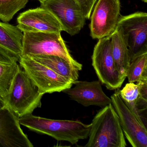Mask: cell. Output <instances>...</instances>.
I'll list each match as a JSON object with an SVG mask.
<instances>
[{"label":"cell","mask_w":147,"mask_h":147,"mask_svg":"<svg viewBox=\"0 0 147 147\" xmlns=\"http://www.w3.org/2000/svg\"><path fill=\"white\" fill-rule=\"evenodd\" d=\"M19 120L21 125L30 130L72 144L87 138L91 127V124H86L79 120L50 119L32 114L22 117Z\"/></svg>","instance_id":"1"},{"label":"cell","mask_w":147,"mask_h":147,"mask_svg":"<svg viewBox=\"0 0 147 147\" xmlns=\"http://www.w3.org/2000/svg\"><path fill=\"white\" fill-rule=\"evenodd\" d=\"M86 147H125L127 146L119 118L111 103L102 107L91 123Z\"/></svg>","instance_id":"2"},{"label":"cell","mask_w":147,"mask_h":147,"mask_svg":"<svg viewBox=\"0 0 147 147\" xmlns=\"http://www.w3.org/2000/svg\"><path fill=\"white\" fill-rule=\"evenodd\" d=\"M43 95L19 65L3 99L6 105L20 118L41 107Z\"/></svg>","instance_id":"3"},{"label":"cell","mask_w":147,"mask_h":147,"mask_svg":"<svg viewBox=\"0 0 147 147\" xmlns=\"http://www.w3.org/2000/svg\"><path fill=\"white\" fill-rule=\"evenodd\" d=\"M36 55L57 56L79 71L82 69V64L73 58L60 32H23L21 56Z\"/></svg>","instance_id":"4"},{"label":"cell","mask_w":147,"mask_h":147,"mask_svg":"<svg viewBox=\"0 0 147 147\" xmlns=\"http://www.w3.org/2000/svg\"><path fill=\"white\" fill-rule=\"evenodd\" d=\"M92 65L100 81L109 90L120 88L126 78L116 67L110 36L99 39L94 46Z\"/></svg>","instance_id":"5"},{"label":"cell","mask_w":147,"mask_h":147,"mask_svg":"<svg viewBox=\"0 0 147 147\" xmlns=\"http://www.w3.org/2000/svg\"><path fill=\"white\" fill-rule=\"evenodd\" d=\"M31 80L43 94L60 92L74 83L45 65L28 56H21L19 61Z\"/></svg>","instance_id":"6"},{"label":"cell","mask_w":147,"mask_h":147,"mask_svg":"<svg viewBox=\"0 0 147 147\" xmlns=\"http://www.w3.org/2000/svg\"><path fill=\"white\" fill-rule=\"evenodd\" d=\"M117 27L126 42L131 60L147 52V13L137 12L120 16Z\"/></svg>","instance_id":"7"},{"label":"cell","mask_w":147,"mask_h":147,"mask_svg":"<svg viewBox=\"0 0 147 147\" xmlns=\"http://www.w3.org/2000/svg\"><path fill=\"white\" fill-rule=\"evenodd\" d=\"M120 12L119 0H98L89 26L92 37L99 39L110 36L117 27Z\"/></svg>","instance_id":"8"},{"label":"cell","mask_w":147,"mask_h":147,"mask_svg":"<svg viewBox=\"0 0 147 147\" xmlns=\"http://www.w3.org/2000/svg\"><path fill=\"white\" fill-rule=\"evenodd\" d=\"M119 89L111 95L112 105L119 118L124 135L131 146L147 147V130L119 95Z\"/></svg>","instance_id":"9"},{"label":"cell","mask_w":147,"mask_h":147,"mask_svg":"<svg viewBox=\"0 0 147 147\" xmlns=\"http://www.w3.org/2000/svg\"><path fill=\"white\" fill-rule=\"evenodd\" d=\"M41 7L48 9L58 20L63 31L71 36L80 31L86 19L75 0H45Z\"/></svg>","instance_id":"10"},{"label":"cell","mask_w":147,"mask_h":147,"mask_svg":"<svg viewBox=\"0 0 147 147\" xmlns=\"http://www.w3.org/2000/svg\"><path fill=\"white\" fill-rule=\"evenodd\" d=\"M18 27L22 32H60L63 31L54 14L40 6L20 13L17 18Z\"/></svg>","instance_id":"11"},{"label":"cell","mask_w":147,"mask_h":147,"mask_svg":"<svg viewBox=\"0 0 147 147\" xmlns=\"http://www.w3.org/2000/svg\"><path fill=\"white\" fill-rule=\"evenodd\" d=\"M19 118L6 105L0 110V147H33Z\"/></svg>","instance_id":"12"},{"label":"cell","mask_w":147,"mask_h":147,"mask_svg":"<svg viewBox=\"0 0 147 147\" xmlns=\"http://www.w3.org/2000/svg\"><path fill=\"white\" fill-rule=\"evenodd\" d=\"M74 87L69 88L63 91L68 95L72 100L76 101L84 107L97 106L104 107L112 103L102 89L100 81L88 82L76 81Z\"/></svg>","instance_id":"13"},{"label":"cell","mask_w":147,"mask_h":147,"mask_svg":"<svg viewBox=\"0 0 147 147\" xmlns=\"http://www.w3.org/2000/svg\"><path fill=\"white\" fill-rule=\"evenodd\" d=\"M23 32L18 26L0 21V48L16 56L22 55Z\"/></svg>","instance_id":"14"},{"label":"cell","mask_w":147,"mask_h":147,"mask_svg":"<svg viewBox=\"0 0 147 147\" xmlns=\"http://www.w3.org/2000/svg\"><path fill=\"white\" fill-rule=\"evenodd\" d=\"M16 56L0 48V97L7 94L19 64Z\"/></svg>","instance_id":"15"},{"label":"cell","mask_w":147,"mask_h":147,"mask_svg":"<svg viewBox=\"0 0 147 147\" xmlns=\"http://www.w3.org/2000/svg\"><path fill=\"white\" fill-rule=\"evenodd\" d=\"M112 51L115 65L119 72L126 77V72L131 61L126 42L120 29L116 27L110 35Z\"/></svg>","instance_id":"16"},{"label":"cell","mask_w":147,"mask_h":147,"mask_svg":"<svg viewBox=\"0 0 147 147\" xmlns=\"http://www.w3.org/2000/svg\"><path fill=\"white\" fill-rule=\"evenodd\" d=\"M32 58L49 68L73 83L78 80L79 70L65 59L55 55H36Z\"/></svg>","instance_id":"17"},{"label":"cell","mask_w":147,"mask_h":147,"mask_svg":"<svg viewBox=\"0 0 147 147\" xmlns=\"http://www.w3.org/2000/svg\"><path fill=\"white\" fill-rule=\"evenodd\" d=\"M129 82H136L147 79V52L131 60L126 72Z\"/></svg>","instance_id":"18"},{"label":"cell","mask_w":147,"mask_h":147,"mask_svg":"<svg viewBox=\"0 0 147 147\" xmlns=\"http://www.w3.org/2000/svg\"><path fill=\"white\" fill-rule=\"evenodd\" d=\"M29 0H0V20L8 22L23 9Z\"/></svg>","instance_id":"19"},{"label":"cell","mask_w":147,"mask_h":147,"mask_svg":"<svg viewBox=\"0 0 147 147\" xmlns=\"http://www.w3.org/2000/svg\"><path fill=\"white\" fill-rule=\"evenodd\" d=\"M119 95L127 105L133 104L139 96L137 84L134 82L127 83L122 90H119Z\"/></svg>","instance_id":"20"},{"label":"cell","mask_w":147,"mask_h":147,"mask_svg":"<svg viewBox=\"0 0 147 147\" xmlns=\"http://www.w3.org/2000/svg\"><path fill=\"white\" fill-rule=\"evenodd\" d=\"M41 3L45 0H38ZM80 7L85 18L89 19L92 14V11L97 0H75Z\"/></svg>","instance_id":"21"},{"label":"cell","mask_w":147,"mask_h":147,"mask_svg":"<svg viewBox=\"0 0 147 147\" xmlns=\"http://www.w3.org/2000/svg\"><path fill=\"white\" fill-rule=\"evenodd\" d=\"M136 84L138 86L139 95L147 99V79L139 81Z\"/></svg>","instance_id":"22"},{"label":"cell","mask_w":147,"mask_h":147,"mask_svg":"<svg viewBox=\"0 0 147 147\" xmlns=\"http://www.w3.org/2000/svg\"><path fill=\"white\" fill-rule=\"evenodd\" d=\"M6 106V104L5 103V100L3 99V98L0 97V110L5 107Z\"/></svg>","instance_id":"23"},{"label":"cell","mask_w":147,"mask_h":147,"mask_svg":"<svg viewBox=\"0 0 147 147\" xmlns=\"http://www.w3.org/2000/svg\"><path fill=\"white\" fill-rule=\"evenodd\" d=\"M142 1L144 3H147V0H142Z\"/></svg>","instance_id":"24"}]
</instances>
